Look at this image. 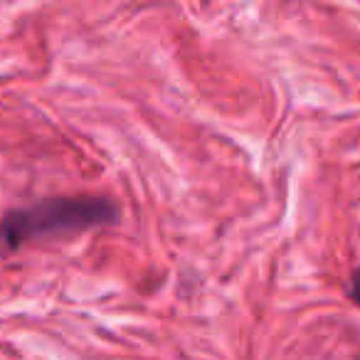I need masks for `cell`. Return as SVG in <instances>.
Listing matches in <instances>:
<instances>
[{
  "label": "cell",
  "mask_w": 360,
  "mask_h": 360,
  "mask_svg": "<svg viewBox=\"0 0 360 360\" xmlns=\"http://www.w3.org/2000/svg\"><path fill=\"white\" fill-rule=\"evenodd\" d=\"M358 360H360V358H358Z\"/></svg>",
  "instance_id": "cell-3"
},
{
  "label": "cell",
  "mask_w": 360,
  "mask_h": 360,
  "mask_svg": "<svg viewBox=\"0 0 360 360\" xmlns=\"http://www.w3.org/2000/svg\"><path fill=\"white\" fill-rule=\"evenodd\" d=\"M348 296H350V301H353V304L360 306V269H355L353 276H350Z\"/></svg>",
  "instance_id": "cell-2"
},
{
  "label": "cell",
  "mask_w": 360,
  "mask_h": 360,
  "mask_svg": "<svg viewBox=\"0 0 360 360\" xmlns=\"http://www.w3.org/2000/svg\"><path fill=\"white\" fill-rule=\"evenodd\" d=\"M116 217L119 207L109 198L99 195L50 198L32 207H18L0 220V259L15 255L22 245L37 237L111 225Z\"/></svg>",
  "instance_id": "cell-1"
}]
</instances>
